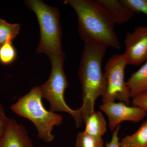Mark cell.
<instances>
[{
  "label": "cell",
  "mask_w": 147,
  "mask_h": 147,
  "mask_svg": "<svg viewBox=\"0 0 147 147\" xmlns=\"http://www.w3.org/2000/svg\"><path fill=\"white\" fill-rule=\"evenodd\" d=\"M49 59L52 67L50 76L46 82L39 86L42 97L50 103V111L67 113L74 119L76 126L80 127L84 122L80 110L71 109L65 100V92L68 86L63 69L65 54L53 55Z\"/></svg>",
  "instance_id": "5"
},
{
  "label": "cell",
  "mask_w": 147,
  "mask_h": 147,
  "mask_svg": "<svg viewBox=\"0 0 147 147\" xmlns=\"http://www.w3.org/2000/svg\"><path fill=\"white\" fill-rule=\"evenodd\" d=\"M120 127V125L117 127L113 131L111 141L106 144L105 147H120L119 133Z\"/></svg>",
  "instance_id": "20"
},
{
  "label": "cell",
  "mask_w": 147,
  "mask_h": 147,
  "mask_svg": "<svg viewBox=\"0 0 147 147\" xmlns=\"http://www.w3.org/2000/svg\"><path fill=\"white\" fill-rule=\"evenodd\" d=\"M17 56L16 49L12 40H8L0 47V62L4 65H8L15 60Z\"/></svg>",
  "instance_id": "16"
},
{
  "label": "cell",
  "mask_w": 147,
  "mask_h": 147,
  "mask_svg": "<svg viewBox=\"0 0 147 147\" xmlns=\"http://www.w3.org/2000/svg\"><path fill=\"white\" fill-rule=\"evenodd\" d=\"M24 3L35 13L39 24L40 40L37 53L45 54L50 58L63 53L59 9L40 0H26Z\"/></svg>",
  "instance_id": "4"
},
{
  "label": "cell",
  "mask_w": 147,
  "mask_h": 147,
  "mask_svg": "<svg viewBox=\"0 0 147 147\" xmlns=\"http://www.w3.org/2000/svg\"><path fill=\"white\" fill-rule=\"evenodd\" d=\"M120 147H147V119L130 135L119 141Z\"/></svg>",
  "instance_id": "13"
},
{
  "label": "cell",
  "mask_w": 147,
  "mask_h": 147,
  "mask_svg": "<svg viewBox=\"0 0 147 147\" xmlns=\"http://www.w3.org/2000/svg\"><path fill=\"white\" fill-rule=\"evenodd\" d=\"M20 25L11 24L0 18V44L2 45L8 40L13 41L19 34Z\"/></svg>",
  "instance_id": "14"
},
{
  "label": "cell",
  "mask_w": 147,
  "mask_h": 147,
  "mask_svg": "<svg viewBox=\"0 0 147 147\" xmlns=\"http://www.w3.org/2000/svg\"><path fill=\"white\" fill-rule=\"evenodd\" d=\"M9 118L6 116L4 108L0 102V138L5 131Z\"/></svg>",
  "instance_id": "19"
},
{
  "label": "cell",
  "mask_w": 147,
  "mask_h": 147,
  "mask_svg": "<svg viewBox=\"0 0 147 147\" xmlns=\"http://www.w3.org/2000/svg\"><path fill=\"white\" fill-rule=\"evenodd\" d=\"M134 13L142 12L147 16V0H120Z\"/></svg>",
  "instance_id": "17"
},
{
  "label": "cell",
  "mask_w": 147,
  "mask_h": 147,
  "mask_svg": "<svg viewBox=\"0 0 147 147\" xmlns=\"http://www.w3.org/2000/svg\"><path fill=\"white\" fill-rule=\"evenodd\" d=\"M131 105L147 112V90L132 98Z\"/></svg>",
  "instance_id": "18"
},
{
  "label": "cell",
  "mask_w": 147,
  "mask_h": 147,
  "mask_svg": "<svg viewBox=\"0 0 147 147\" xmlns=\"http://www.w3.org/2000/svg\"><path fill=\"white\" fill-rule=\"evenodd\" d=\"M42 98L39 86H35L12 104L11 109L16 115L31 121L36 127L38 138L48 143L54 140L53 128L62 123L63 117L46 110Z\"/></svg>",
  "instance_id": "3"
},
{
  "label": "cell",
  "mask_w": 147,
  "mask_h": 147,
  "mask_svg": "<svg viewBox=\"0 0 147 147\" xmlns=\"http://www.w3.org/2000/svg\"><path fill=\"white\" fill-rule=\"evenodd\" d=\"M64 3L70 5L76 12L78 32L84 42L121 49L115 31V23L98 0H65Z\"/></svg>",
  "instance_id": "1"
},
{
  "label": "cell",
  "mask_w": 147,
  "mask_h": 147,
  "mask_svg": "<svg viewBox=\"0 0 147 147\" xmlns=\"http://www.w3.org/2000/svg\"><path fill=\"white\" fill-rule=\"evenodd\" d=\"M1 44H0V47H1Z\"/></svg>",
  "instance_id": "21"
},
{
  "label": "cell",
  "mask_w": 147,
  "mask_h": 147,
  "mask_svg": "<svg viewBox=\"0 0 147 147\" xmlns=\"http://www.w3.org/2000/svg\"><path fill=\"white\" fill-rule=\"evenodd\" d=\"M99 109L104 112L109 119V127L114 131L121 123L125 121L138 123L145 118L147 112L136 106H129L123 102L102 103Z\"/></svg>",
  "instance_id": "7"
},
{
  "label": "cell",
  "mask_w": 147,
  "mask_h": 147,
  "mask_svg": "<svg viewBox=\"0 0 147 147\" xmlns=\"http://www.w3.org/2000/svg\"><path fill=\"white\" fill-rule=\"evenodd\" d=\"M146 61H147V57Z\"/></svg>",
  "instance_id": "22"
},
{
  "label": "cell",
  "mask_w": 147,
  "mask_h": 147,
  "mask_svg": "<svg viewBox=\"0 0 147 147\" xmlns=\"http://www.w3.org/2000/svg\"><path fill=\"white\" fill-rule=\"evenodd\" d=\"M127 65L124 54L114 55L107 61L104 69L107 89L102 96V103L114 102L117 99L130 106L131 98L125 80Z\"/></svg>",
  "instance_id": "6"
},
{
  "label": "cell",
  "mask_w": 147,
  "mask_h": 147,
  "mask_svg": "<svg viewBox=\"0 0 147 147\" xmlns=\"http://www.w3.org/2000/svg\"><path fill=\"white\" fill-rule=\"evenodd\" d=\"M124 42L126 50L124 54L127 65H139L146 61L147 26H139L127 33Z\"/></svg>",
  "instance_id": "8"
},
{
  "label": "cell",
  "mask_w": 147,
  "mask_h": 147,
  "mask_svg": "<svg viewBox=\"0 0 147 147\" xmlns=\"http://www.w3.org/2000/svg\"><path fill=\"white\" fill-rule=\"evenodd\" d=\"M102 137L90 136L84 131L79 132L76 137L75 147H103Z\"/></svg>",
  "instance_id": "15"
},
{
  "label": "cell",
  "mask_w": 147,
  "mask_h": 147,
  "mask_svg": "<svg viewBox=\"0 0 147 147\" xmlns=\"http://www.w3.org/2000/svg\"><path fill=\"white\" fill-rule=\"evenodd\" d=\"M108 47L94 43L84 42V49L78 71L82 90L83 104L79 108L83 122L95 111L98 98L103 96L107 82L102 69V59Z\"/></svg>",
  "instance_id": "2"
},
{
  "label": "cell",
  "mask_w": 147,
  "mask_h": 147,
  "mask_svg": "<svg viewBox=\"0 0 147 147\" xmlns=\"http://www.w3.org/2000/svg\"><path fill=\"white\" fill-rule=\"evenodd\" d=\"M0 147H33L28 131L15 119L9 118L2 136Z\"/></svg>",
  "instance_id": "9"
},
{
  "label": "cell",
  "mask_w": 147,
  "mask_h": 147,
  "mask_svg": "<svg viewBox=\"0 0 147 147\" xmlns=\"http://www.w3.org/2000/svg\"><path fill=\"white\" fill-rule=\"evenodd\" d=\"M127 84L131 98L147 90V61L139 69L131 74Z\"/></svg>",
  "instance_id": "11"
},
{
  "label": "cell",
  "mask_w": 147,
  "mask_h": 147,
  "mask_svg": "<svg viewBox=\"0 0 147 147\" xmlns=\"http://www.w3.org/2000/svg\"><path fill=\"white\" fill-rule=\"evenodd\" d=\"M84 132L90 136L102 137L107 131L106 121L103 115L99 111H94L85 121Z\"/></svg>",
  "instance_id": "12"
},
{
  "label": "cell",
  "mask_w": 147,
  "mask_h": 147,
  "mask_svg": "<svg viewBox=\"0 0 147 147\" xmlns=\"http://www.w3.org/2000/svg\"><path fill=\"white\" fill-rule=\"evenodd\" d=\"M113 17L116 24H123L128 22L134 13L119 0H98Z\"/></svg>",
  "instance_id": "10"
}]
</instances>
